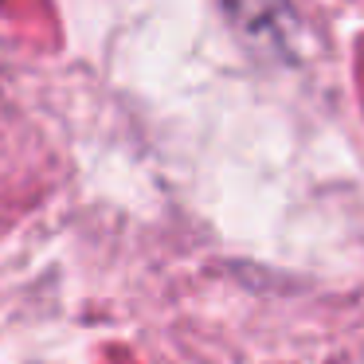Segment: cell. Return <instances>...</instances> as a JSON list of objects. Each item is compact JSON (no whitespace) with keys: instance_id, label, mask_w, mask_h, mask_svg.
<instances>
[{"instance_id":"obj_1","label":"cell","mask_w":364,"mask_h":364,"mask_svg":"<svg viewBox=\"0 0 364 364\" xmlns=\"http://www.w3.org/2000/svg\"><path fill=\"white\" fill-rule=\"evenodd\" d=\"M228 9L239 16L247 28H267L286 12V0H228Z\"/></svg>"}]
</instances>
